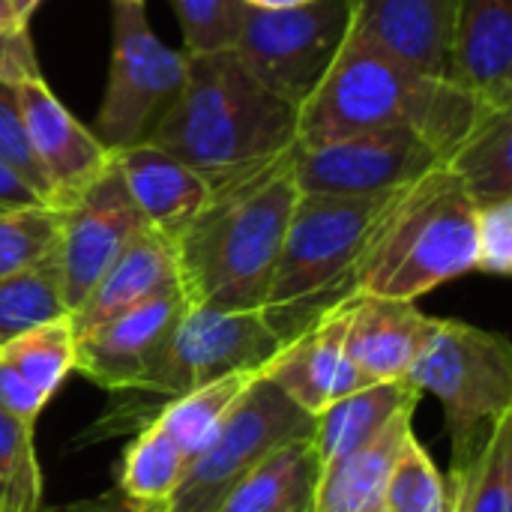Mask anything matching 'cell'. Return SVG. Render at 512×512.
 <instances>
[{
    "label": "cell",
    "instance_id": "obj_12",
    "mask_svg": "<svg viewBox=\"0 0 512 512\" xmlns=\"http://www.w3.org/2000/svg\"><path fill=\"white\" fill-rule=\"evenodd\" d=\"M144 228L147 225L132 204L114 162L72 204L60 207V240L54 264L60 297L69 315L87 300L105 270Z\"/></svg>",
    "mask_w": 512,
    "mask_h": 512
},
{
    "label": "cell",
    "instance_id": "obj_18",
    "mask_svg": "<svg viewBox=\"0 0 512 512\" xmlns=\"http://www.w3.org/2000/svg\"><path fill=\"white\" fill-rule=\"evenodd\" d=\"M117 174L126 183L132 204L138 207L144 225L165 237L171 246L207 207L213 186L195 174L189 165L156 147L153 141L123 147L111 153Z\"/></svg>",
    "mask_w": 512,
    "mask_h": 512
},
{
    "label": "cell",
    "instance_id": "obj_21",
    "mask_svg": "<svg viewBox=\"0 0 512 512\" xmlns=\"http://www.w3.org/2000/svg\"><path fill=\"white\" fill-rule=\"evenodd\" d=\"M414 411L417 408L402 411L375 441L363 444L360 450L321 465L312 512H369L381 507L390 471L405 441L414 435Z\"/></svg>",
    "mask_w": 512,
    "mask_h": 512
},
{
    "label": "cell",
    "instance_id": "obj_30",
    "mask_svg": "<svg viewBox=\"0 0 512 512\" xmlns=\"http://www.w3.org/2000/svg\"><path fill=\"white\" fill-rule=\"evenodd\" d=\"M42 510V471L33 426L0 411V512Z\"/></svg>",
    "mask_w": 512,
    "mask_h": 512
},
{
    "label": "cell",
    "instance_id": "obj_17",
    "mask_svg": "<svg viewBox=\"0 0 512 512\" xmlns=\"http://www.w3.org/2000/svg\"><path fill=\"white\" fill-rule=\"evenodd\" d=\"M450 81L486 108H512V0H456Z\"/></svg>",
    "mask_w": 512,
    "mask_h": 512
},
{
    "label": "cell",
    "instance_id": "obj_37",
    "mask_svg": "<svg viewBox=\"0 0 512 512\" xmlns=\"http://www.w3.org/2000/svg\"><path fill=\"white\" fill-rule=\"evenodd\" d=\"M45 405H48V399L42 393H36L18 372H12L6 363H0V411L12 414L21 423L36 426V417L42 414Z\"/></svg>",
    "mask_w": 512,
    "mask_h": 512
},
{
    "label": "cell",
    "instance_id": "obj_8",
    "mask_svg": "<svg viewBox=\"0 0 512 512\" xmlns=\"http://www.w3.org/2000/svg\"><path fill=\"white\" fill-rule=\"evenodd\" d=\"M315 435V417L258 375L234 402L210 444L189 462L162 512H216L279 447Z\"/></svg>",
    "mask_w": 512,
    "mask_h": 512
},
{
    "label": "cell",
    "instance_id": "obj_35",
    "mask_svg": "<svg viewBox=\"0 0 512 512\" xmlns=\"http://www.w3.org/2000/svg\"><path fill=\"white\" fill-rule=\"evenodd\" d=\"M489 276L512 273V198L477 207V267Z\"/></svg>",
    "mask_w": 512,
    "mask_h": 512
},
{
    "label": "cell",
    "instance_id": "obj_31",
    "mask_svg": "<svg viewBox=\"0 0 512 512\" xmlns=\"http://www.w3.org/2000/svg\"><path fill=\"white\" fill-rule=\"evenodd\" d=\"M60 210L21 207L0 213V276H15L57 258Z\"/></svg>",
    "mask_w": 512,
    "mask_h": 512
},
{
    "label": "cell",
    "instance_id": "obj_27",
    "mask_svg": "<svg viewBox=\"0 0 512 512\" xmlns=\"http://www.w3.org/2000/svg\"><path fill=\"white\" fill-rule=\"evenodd\" d=\"M0 363L18 372L36 393L51 399L69 372H75V330L69 315L24 330L0 345Z\"/></svg>",
    "mask_w": 512,
    "mask_h": 512
},
{
    "label": "cell",
    "instance_id": "obj_22",
    "mask_svg": "<svg viewBox=\"0 0 512 512\" xmlns=\"http://www.w3.org/2000/svg\"><path fill=\"white\" fill-rule=\"evenodd\" d=\"M423 396L402 378V381H375L351 396L327 405L315 414V450L321 465L336 462L363 444L375 441L402 411L417 408Z\"/></svg>",
    "mask_w": 512,
    "mask_h": 512
},
{
    "label": "cell",
    "instance_id": "obj_19",
    "mask_svg": "<svg viewBox=\"0 0 512 512\" xmlns=\"http://www.w3.org/2000/svg\"><path fill=\"white\" fill-rule=\"evenodd\" d=\"M435 318L411 300L354 294L348 303L345 351L369 384L402 381L429 342Z\"/></svg>",
    "mask_w": 512,
    "mask_h": 512
},
{
    "label": "cell",
    "instance_id": "obj_23",
    "mask_svg": "<svg viewBox=\"0 0 512 512\" xmlns=\"http://www.w3.org/2000/svg\"><path fill=\"white\" fill-rule=\"evenodd\" d=\"M321 459L312 438L291 441L270 453L216 512H303L312 510Z\"/></svg>",
    "mask_w": 512,
    "mask_h": 512
},
{
    "label": "cell",
    "instance_id": "obj_10",
    "mask_svg": "<svg viewBox=\"0 0 512 512\" xmlns=\"http://www.w3.org/2000/svg\"><path fill=\"white\" fill-rule=\"evenodd\" d=\"M351 33V0H306L288 9L246 6L237 54L297 111L318 90Z\"/></svg>",
    "mask_w": 512,
    "mask_h": 512
},
{
    "label": "cell",
    "instance_id": "obj_6",
    "mask_svg": "<svg viewBox=\"0 0 512 512\" xmlns=\"http://www.w3.org/2000/svg\"><path fill=\"white\" fill-rule=\"evenodd\" d=\"M282 348L285 339L276 333L264 309L222 312L186 303L144 366L141 384L129 393H111L114 405L102 414L99 429H105V435H120L126 432L129 417L138 429V414H147L144 423H153L168 402L192 390L240 372L261 375Z\"/></svg>",
    "mask_w": 512,
    "mask_h": 512
},
{
    "label": "cell",
    "instance_id": "obj_42",
    "mask_svg": "<svg viewBox=\"0 0 512 512\" xmlns=\"http://www.w3.org/2000/svg\"><path fill=\"white\" fill-rule=\"evenodd\" d=\"M246 6L252 9H288V6H297V3H306V0H243Z\"/></svg>",
    "mask_w": 512,
    "mask_h": 512
},
{
    "label": "cell",
    "instance_id": "obj_11",
    "mask_svg": "<svg viewBox=\"0 0 512 512\" xmlns=\"http://www.w3.org/2000/svg\"><path fill=\"white\" fill-rule=\"evenodd\" d=\"M441 153L408 129H375L297 144L294 183L303 195H387L432 168Z\"/></svg>",
    "mask_w": 512,
    "mask_h": 512
},
{
    "label": "cell",
    "instance_id": "obj_34",
    "mask_svg": "<svg viewBox=\"0 0 512 512\" xmlns=\"http://www.w3.org/2000/svg\"><path fill=\"white\" fill-rule=\"evenodd\" d=\"M0 162L12 168L48 207H51V189L48 180L33 156L27 126L21 117V102H18V87L0 81Z\"/></svg>",
    "mask_w": 512,
    "mask_h": 512
},
{
    "label": "cell",
    "instance_id": "obj_14",
    "mask_svg": "<svg viewBox=\"0 0 512 512\" xmlns=\"http://www.w3.org/2000/svg\"><path fill=\"white\" fill-rule=\"evenodd\" d=\"M18 102L33 156L51 189V207L60 210L111 168V150L72 117L45 78L21 84Z\"/></svg>",
    "mask_w": 512,
    "mask_h": 512
},
{
    "label": "cell",
    "instance_id": "obj_1",
    "mask_svg": "<svg viewBox=\"0 0 512 512\" xmlns=\"http://www.w3.org/2000/svg\"><path fill=\"white\" fill-rule=\"evenodd\" d=\"M294 150L213 186L207 207L177 237V279L192 306L264 309L282 237L300 198Z\"/></svg>",
    "mask_w": 512,
    "mask_h": 512
},
{
    "label": "cell",
    "instance_id": "obj_45",
    "mask_svg": "<svg viewBox=\"0 0 512 512\" xmlns=\"http://www.w3.org/2000/svg\"><path fill=\"white\" fill-rule=\"evenodd\" d=\"M303 512H312V510H303Z\"/></svg>",
    "mask_w": 512,
    "mask_h": 512
},
{
    "label": "cell",
    "instance_id": "obj_36",
    "mask_svg": "<svg viewBox=\"0 0 512 512\" xmlns=\"http://www.w3.org/2000/svg\"><path fill=\"white\" fill-rule=\"evenodd\" d=\"M39 78L42 69H39L30 27L15 24L9 12V0H0V81L21 87Z\"/></svg>",
    "mask_w": 512,
    "mask_h": 512
},
{
    "label": "cell",
    "instance_id": "obj_38",
    "mask_svg": "<svg viewBox=\"0 0 512 512\" xmlns=\"http://www.w3.org/2000/svg\"><path fill=\"white\" fill-rule=\"evenodd\" d=\"M21 207H48L12 168L0 162V210H21Z\"/></svg>",
    "mask_w": 512,
    "mask_h": 512
},
{
    "label": "cell",
    "instance_id": "obj_44",
    "mask_svg": "<svg viewBox=\"0 0 512 512\" xmlns=\"http://www.w3.org/2000/svg\"><path fill=\"white\" fill-rule=\"evenodd\" d=\"M369 512H384V507H375V510H369Z\"/></svg>",
    "mask_w": 512,
    "mask_h": 512
},
{
    "label": "cell",
    "instance_id": "obj_43",
    "mask_svg": "<svg viewBox=\"0 0 512 512\" xmlns=\"http://www.w3.org/2000/svg\"><path fill=\"white\" fill-rule=\"evenodd\" d=\"M123 3H144V0H123Z\"/></svg>",
    "mask_w": 512,
    "mask_h": 512
},
{
    "label": "cell",
    "instance_id": "obj_3",
    "mask_svg": "<svg viewBox=\"0 0 512 512\" xmlns=\"http://www.w3.org/2000/svg\"><path fill=\"white\" fill-rule=\"evenodd\" d=\"M483 111L486 105L450 78L420 72L348 33L336 63L297 111V144L408 129L447 162Z\"/></svg>",
    "mask_w": 512,
    "mask_h": 512
},
{
    "label": "cell",
    "instance_id": "obj_9",
    "mask_svg": "<svg viewBox=\"0 0 512 512\" xmlns=\"http://www.w3.org/2000/svg\"><path fill=\"white\" fill-rule=\"evenodd\" d=\"M111 18L108 84L90 132L114 153L150 141L186 84V51L150 30L144 3L111 0Z\"/></svg>",
    "mask_w": 512,
    "mask_h": 512
},
{
    "label": "cell",
    "instance_id": "obj_4",
    "mask_svg": "<svg viewBox=\"0 0 512 512\" xmlns=\"http://www.w3.org/2000/svg\"><path fill=\"white\" fill-rule=\"evenodd\" d=\"M477 267V204L444 168L396 189L357 261V294L411 300Z\"/></svg>",
    "mask_w": 512,
    "mask_h": 512
},
{
    "label": "cell",
    "instance_id": "obj_46",
    "mask_svg": "<svg viewBox=\"0 0 512 512\" xmlns=\"http://www.w3.org/2000/svg\"><path fill=\"white\" fill-rule=\"evenodd\" d=\"M0 213H3V210H0Z\"/></svg>",
    "mask_w": 512,
    "mask_h": 512
},
{
    "label": "cell",
    "instance_id": "obj_5",
    "mask_svg": "<svg viewBox=\"0 0 512 512\" xmlns=\"http://www.w3.org/2000/svg\"><path fill=\"white\" fill-rule=\"evenodd\" d=\"M387 195H303L297 198L264 315L291 342L321 315L357 294L354 270L369 243Z\"/></svg>",
    "mask_w": 512,
    "mask_h": 512
},
{
    "label": "cell",
    "instance_id": "obj_16",
    "mask_svg": "<svg viewBox=\"0 0 512 512\" xmlns=\"http://www.w3.org/2000/svg\"><path fill=\"white\" fill-rule=\"evenodd\" d=\"M456 0H351V36L438 78H450Z\"/></svg>",
    "mask_w": 512,
    "mask_h": 512
},
{
    "label": "cell",
    "instance_id": "obj_41",
    "mask_svg": "<svg viewBox=\"0 0 512 512\" xmlns=\"http://www.w3.org/2000/svg\"><path fill=\"white\" fill-rule=\"evenodd\" d=\"M447 483H450V492H453V507H450V512H459V507H462V483H465V471H450V474H447Z\"/></svg>",
    "mask_w": 512,
    "mask_h": 512
},
{
    "label": "cell",
    "instance_id": "obj_25",
    "mask_svg": "<svg viewBox=\"0 0 512 512\" xmlns=\"http://www.w3.org/2000/svg\"><path fill=\"white\" fill-rule=\"evenodd\" d=\"M189 462L153 420L126 447L117 468V495H123L138 512H162L177 492Z\"/></svg>",
    "mask_w": 512,
    "mask_h": 512
},
{
    "label": "cell",
    "instance_id": "obj_28",
    "mask_svg": "<svg viewBox=\"0 0 512 512\" xmlns=\"http://www.w3.org/2000/svg\"><path fill=\"white\" fill-rule=\"evenodd\" d=\"M63 315H69V309L60 297L54 261L15 276H0V345Z\"/></svg>",
    "mask_w": 512,
    "mask_h": 512
},
{
    "label": "cell",
    "instance_id": "obj_7",
    "mask_svg": "<svg viewBox=\"0 0 512 512\" xmlns=\"http://www.w3.org/2000/svg\"><path fill=\"white\" fill-rule=\"evenodd\" d=\"M420 396H435L447 417L453 468L468 471L492 429L512 414V345L504 333L441 321L405 375Z\"/></svg>",
    "mask_w": 512,
    "mask_h": 512
},
{
    "label": "cell",
    "instance_id": "obj_13",
    "mask_svg": "<svg viewBox=\"0 0 512 512\" xmlns=\"http://www.w3.org/2000/svg\"><path fill=\"white\" fill-rule=\"evenodd\" d=\"M183 309L186 294L180 285H174L75 336V372L108 393L135 390L141 384L144 366Z\"/></svg>",
    "mask_w": 512,
    "mask_h": 512
},
{
    "label": "cell",
    "instance_id": "obj_33",
    "mask_svg": "<svg viewBox=\"0 0 512 512\" xmlns=\"http://www.w3.org/2000/svg\"><path fill=\"white\" fill-rule=\"evenodd\" d=\"M186 54H210L234 48L240 39L246 3L243 0H171Z\"/></svg>",
    "mask_w": 512,
    "mask_h": 512
},
{
    "label": "cell",
    "instance_id": "obj_2",
    "mask_svg": "<svg viewBox=\"0 0 512 512\" xmlns=\"http://www.w3.org/2000/svg\"><path fill=\"white\" fill-rule=\"evenodd\" d=\"M150 141L219 186L288 153L297 144V108L237 48L186 54V84Z\"/></svg>",
    "mask_w": 512,
    "mask_h": 512
},
{
    "label": "cell",
    "instance_id": "obj_20",
    "mask_svg": "<svg viewBox=\"0 0 512 512\" xmlns=\"http://www.w3.org/2000/svg\"><path fill=\"white\" fill-rule=\"evenodd\" d=\"M174 285H180L174 246L156 231L144 228L105 270L87 300L69 315L72 330L75 336H81Z\"/></svg>",
    "mask_w": 512,
    "mask_h": 512
},
{
    "label": "cell",
    "instance_id": "obj_29",
    "mask_svg": "<svg viewBox=\"0 0 512 512\" xmlns=\"http://www.w3.org/2000/svg\"><path fill=\"white\" fill-rule=\"evenodd\" d=\"M384 512H450L453 492L426 447L411 435L384 486Z\"/></svg>",
    "mask_w": 512,
    "mask_h": 512
},
{
    "label": "cell",
    "instance_id": "obj_15",
    "mask_svg": "<svg viewBox=\"0 0 512 512\" xmlns=\"http://www.w3.org/2000/svg\"><path fill=\"white\" fill-rule=\"evenodd\" d=\"M348 303L351 297L285 342V348L261 372L312 417L369 384L345 351Z\"/></svg>",
    "mask_w": 512,
    "mask_h": 512
},
{
    "label": "cell",
    "instance_id": "obj_32",
    "mask_svg": "<svg viewBox=\"0 0 512 512\" xmlns=\"http://www.w3.org/2000/svg\"><path fill=\"white\" fill-rule=\"evenodd\" d=\"M459 512H512V414L492 429L483 453L465 471Z\"/></svg>",
    "mask_w": 512,
    "mask_h": 512
},
{
    "label": "cell",
    "instance_id": "obj_26",
    "mask_svg": "<svg viewBox=\"0 0 512 512\" xmlns=\"http://www.w3.org/2000/svg\"><path fill=\"white\" fill-rule=\"evenodd\" d=\"M255 378H258L255 372H240V375L213 381L201 390H192V393L168 402L156 414V423L168 432V438L177 444V450L186 456V462H192L210 444V438L219 432V426L228 417V411L234 408V402L246 393V387Z\"/></svg>",
    "mask_w": 512,
    "mask_h": 512
},
{
    "label": "cell",
    "instance_id": "obj_40",
    "mask_svg": "<svg viewBox=\"0 0 512 512\" xmlns=\"http://www.w3.org/2000/svg\"><path fill=\"white\" fill-rule=\"evenodd\" d=\"M42 6V0H9V12H12V21L21 24V27H30V18L33 12Z\"/></svg>",
    "mask_w": 512,
    "mask_h": 512
},
{
    "label": "cell",
    "instance_id": "obj_39",
    "mask_svg": "<svg viewBox=\"0 0 512 512\" xmlns=\"http://www.w3.org/2000/svg\"><path fill=\"white\" fill-rule=\"evenodd\" d=\"M39 512H138L123 495L117 492H108V495H99V498H87V501H72V504H63V507H51V510Z\"/></svg>",
    "mask_w": 512,
    "mask_h": 512
},
{
    "label": "cell",
    "instance_id": "obj_24",
    "mask_svg": "<svg viewBox=\"0 0 512 512\" xmlns=\"http://www.w3.org/2000/svg\"><path fill=\"white\" fill-rule=\"evenodd\" d=\"M444 168L477 207L512 198V108H486Z\"/></svg>",
    "mask_w": 512,
    "mask_h": 512
}]
</instances>
